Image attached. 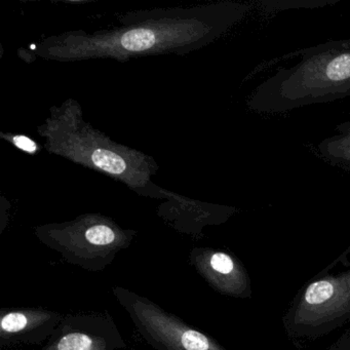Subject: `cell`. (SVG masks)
Returning <instances> with one entry per match:
<instances>
[{"mask_svg":"<svg viewBox=\"0 0 350 350\" xmlns=\"http://www.w3.org/2000/svg\"><path fill=\"white\" fill-rule=\"evenodd\" d=\"M249 5L224 3L130 12L118 25L96 31L72 30L32 46L33 56L56 62L183 55L202 50L224 36L249 13Z\"/></svg>","mask_w":350,"mask_h":350,"instance_id":"1","label":"cell"},{"mask_svg":"<svg viewBox=\"0 0 350 350\" xmlns=\"http://www.w3.org/2000/svg\"><path fill=\"white\" fill-rule=\"evenodd\" d=\"M44 148L72 163L122 182L141 196L170 198L172 192L152 183L157 161L131 147L120 144L94 128L83 118V107L75 99L51 108L44 124L38 128Z\"/></svg>","mask_w":350,"mask_h":350,"instance_id":"2","label":"cell"},{"mask_svg":"<svg viewBox=\"0 0 350 350\" xmlns=\"http://www.w3.org/2000/svg\"><path fill=\"white\" fill-rule=\"evenodd\" d=\"M299 61L278 68L256 88L247 107L282 113L350 97V40H333L297 51Z\"/></svg>","mask_w":350,"mask_h":350,"instance_id":"3","label":"cell"},{"mask_svg":"<svg viewBox=\"0 0 350 350\" xmlns=\"http://www.w3.org/2000/svg\"><path fill=\"white\" fill-rule=\"evenodd\" d=\"M36 233L42 243L62 254L65 260L89 269L109 264L118 252L130 245L135 234L108 217L97 214L38 227Z\"/></svg>","mask_w":350,"mask_h":350,"instance_id":"4","label":"cell"},{"mask_svg":"<svg viewBox=\"0 0 350 350\" xmlns=\"http://www.w3.org/2000/svg\"><path fill=\"white\" fill-rule=\"evenodd\" d=\"M143 339L155 350H223L216 342L149 299L122 288H114Z\"/></svg>","mask_w":350,"mask_h":350,"instance_id":"5","label":"cell"},{"mask_svg":"<svg viewBox=\"0 0 350 350\" xmlns=\"http://www.w3.org/2000/svg\"><path fill=\"white\" fill-rule=\"evenodd\" d=\"M116 323L104 315H68L44 350H116L124 347Z\"/></svg>","mask_w":350,"mask_h":350,"instance_id":"6","label":"cell"},{"mask_svg":"<svg viewBox=\"0 0 350 350\" xmlns=\"http://www.w3.org/2000/svg\"><path fill=\"white\" fill-rule=\"evenodd\" d=\"M64 319L58 313L44 309H21L3 314L0 321L3 345L40 343L52 336Z\"/></svg>","mask_w":350,"mask_h":350,"instance_id":"7","label":"cell"},{"mask_svg":"<svg viewBox=\"0 0 350 350\" xmlns=\"http://www.w3.org/2000/svg\"><path fill=\"white\" fill-rule=\"evenodd\" d=\"M337 134L319 143V153L323 159L340 167H350V120L336 126Z\"/></svg>","mask_w":350,"mask_h":350,"instance_id":"8","label":"cell"},{"mask_svg":"<svg viewBox=\"0 0 350 350\" xmlns=\"http://www.w3.org/2000/svg\"><path fill=\"white\" fill-rule=\"evenodd\" d=\"M334 286L327 280L313 282L307 288L305 299L309 304H321L333 296Z\"/></svg>","mask_w":350,"mask_h":350,"instance_id":"9","label":"cell"},{"mask_svg":"<svg viewBox=\"0 0 350 350\" xmlns=\"http://www.w3.org/2000/svg\"><path fill=\"white\" fill-rule=\"evenodd\" d=\"M206 266H208L213 272L223 275H229L232 273L235 268L232 258L222 252H215L211 254L206 262Z\"/></svg>","mask_w":350,"mask_h":350,"instance_id":"10","label":"cell"},{"mask_svg":"<svg viewBox=\"0 0 350 350\" xmlns=\"http://www.w3.org/2000/svg\"><path fill=\"white\" fill-rule=\"evenodd\" d=\"M1 137L7 139L8 141L13 143L14 146L17 147L20 150L25 151V152L36 153V151L40 150L38 145L34 141H32L31 139L28 138V137L20 136V135L11 136V135L5 134H1Z\"/></svg>","mask_w":350,"mask_h":350,"instance_id":"11","label":"cell"}]
</instances>
